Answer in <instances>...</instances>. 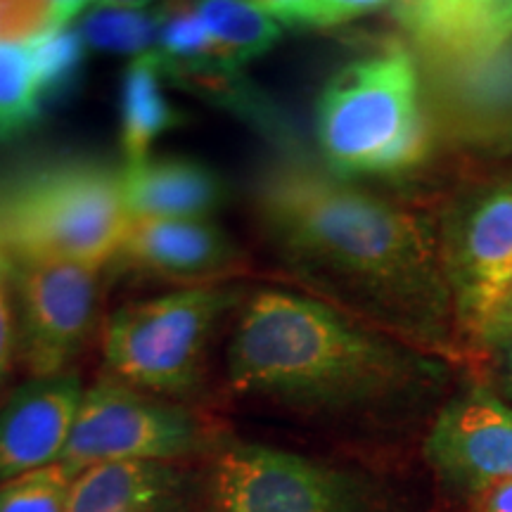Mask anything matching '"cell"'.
Listing matches in <instances>:
<instances>
[{"label": "cell", "instance_id": "1", "mask_svg": "<svg viewBox=\"0 0 512 512\" xmlns=\"http://www.w3.org/2000/svg\"><path fill=\"white\" fill-rule=\"evenodd\" d=\"M261 247L304 294L420 351L453 347L458 325L439 230L278 147L254 185Z\"/></svg>", "mask_w": 512, "mask_h": 512}, {"label": "cell", "instance_id": "2", "mask_svg": "<svg viewBox=\"0 0 512 512\" xmlns=\"http://www.w3.org/2000/svg\"><path fill=\"white\" fill-rule=\"evenodd\" d=\"M439 380L437 358L290 287L249 290L223 349L230 399L283 413L401 406Z\"/></svg>", "mask_w": 512, "mask_h": 512}, {"label": "cell", "instance_id": "3", "mask_svg": "<svg viewBox=\"0 0 512 512\" xmlns=\"http://www.w3.org/2000/svg\"><path fill=\"white\" fill-rule=\"evenodd\" d=\"M316 143L332 176L396 178L430 155V126L411 48L389 41L344 64L316 102Z\"/></svg>", "mask_w": 512, "mask_h": 512}, {"label": "cell", "instance_id": "4", "mask_svg": "<svg viewBox=\"0 0 512 512\" xmlns=\"http://www.w3.org/2000/svg\"><path fill=\"white\" fill-rule=\"evenodd\" d=\"M128 226L121 171L95 159H53L0 183V256L8 264L105 268Z\"/></svg>", "mask_w": 512, "mask_h": 512}, {"label": "cell", "instance_id": "5", "mask_svg": "<svg viewBox=\"0 0 512 512\" xmlns=\"http://www.w3.org/2000/svg\"><path fill=\"white\" fill-rule=\"evenodd\" d=\"M247 294L242 283H219L121 304L102 330L105 373L171 401L197 399L221 330L233 325Z\"/></svg>", "mask_w": 512, "mask_h": 512}, {"label": "cell", "instance_id": "6", "mask_svg": "<svg viewBox=\"0 0 512 512\" xmlns=\"http://www.w3.org/2000/svg\"><path fill=\"white\" fill-rule=\"evenodd\" d=\"M219 446V427L188 403L102 373L83 392L60 465L79 475L110 463H190Z\"/></svg>", "mask_w": 512, "mask_h": 512}, {"label": "cell", "instance_id": "7", "mask_svg": "<svg viewBox=\"0 0 512 512\" xmlns=\"http://www.w3.org/2000/svg\"><path fill=\"white\" fill-rule=\"evenodd\" d=\"M207 477L211 512H377L361 477L266 444H221Z\"/></svg>", "mask_w": 512, "mask_h": 512}, {"label": "cell", "instance_id": "8", "mask_svg": "<svg viewBox=\"0 0 512 512\" xmlns=\"http://www.w3.org/2000/svg\"><path fill=\"white\" fill-rule=\"evenodd\" d=\"M8 266L17 309L19 368L29 377L74 370L98 325L102 268L60 261Z\"/></svg>", "mask_w": 512, "mask_h": 512}, {"label": "cell", "instance_id": "9", "mask_svg": "<svg viewBox=\"0 0 512 512\" xmlns=\"http://www.w3.org/2000/svg\"><path fill=\"white\" fill-rule=\"evenodd\" d=\"M439 245L458 332L477 339L512 280V185L456 204Z\"/></svg>", "mask_w": 512, "mask_h": 512}, {"label": "cell", "instance_id": "10", "mask_svg": "<svg viewBox=\"0 0 512 512\" xmlns=\"http://www.w3.org/2000/svg\"><path fill=\"white\" fill-rule=\"evenodd\" d=\"M425 458L448 489L479 496L512 482V406L486 387H467L434 418Z\"/></svg>", "mask_w": 512, "mask_h": 512}, {"label": "cell", "instance_id": "11", "mask_svg": "<svg viewBox=\"0 0 512 512\" xmlns=\"http://www.w3.org/2000/svg\"><path fill=\"white\" fill-rule=\"evenodd\" d=\"M114 264L143 278L197 287L235 283L247 273L249 259L209 219H143L131 221Z\"/></svg>", "mask_w": 512, "mask_h": 512}, {"label": "cell", "instance_id": "12", "mask_svg": "<svg viewBox=\"0 0 512 512\" xmlns=\"http://www.w3.org/2000/svg\"><path fill=\"white\" fill-rule=\"evenodd\" d=\"M392 17L432 72L456 74L494 60L512 43L508 0H434L392 5Z\"/></svg>", "mask_w": 512, "mask_h": 512}, {"label": "cell", "instance_id": "13", "mask_svg": "<svg viewBox=\"0 0 512 512\" xmlns=\"http://www.w3.org/2000/svg\"><path fill=\"white\" fill-rule=\"evenodd\" d=\"M76 370L29 377L0 406V486L60 463L83 401Z\"/></svg>", "mask_w": 512, "mask_h": 512}, {"label": "cell", "instance_id": "14", "mask_svg": "<svg viewBox=\"0 0 512 512\" xmlns=\"http://www.w3.org/2000/svg\"><path fill=\"white\" fill-rule=\"evenodd\" d=\"M67 512H211L207 470L190 463H110L74 477Z\"/></svg>", "mask_w": 512, "mask_h": 512}, {"label": "cell", "instance_id": "15", "mask_svg": "<svg viewBox=\"0 0 512 512\" xmlns=\"http://www.w3.org/2000/svg\"><path fill=\"white\" fill-rule=\"evenodd\" d=\"M124 207L131 221L207 219L219 209V176L200 162L183 157H147L121 171Z\"/></svg>", "mask_w": 512, "mask_h": 512}, {"label": "cell", "instance_id": "16", "mask_svg": "<svg viewBox=\"0 0 512 512\" xmlns=\"http://www.w3.org/2000/svg\"><path fill=\"white\" fill-rule=\"evenodd\" d=\"M121 150L126 164L143 162L162 133L181 124V114L164 95L162 55L157 50L133 57L119 93Z\"/></svg>", "mask_w": 512, "mask_h": 512}, {"label": "cell", "instance_id": "17", "mask_svg": "<svg viewBox=\"0 0 512 512\" xmlns=\"http://www.w3.org/2000/svg\"><path fill=\"white\" fill-rule=\"evenodd\" d=\"M195 10L214 43V60L238 69L268 53L285 31L264 3L211 0Z\"/></svg>", "mask_w": 512, "mask_h": 512}, {"label": "cell", "instance_id": "18", "mask_svg": "<svg viewBox=\"0 0 512 512\" xmlns=\"http://www.w3.org/2000/svg\"><path fill=\"white\" fill-rule=\"evenodd\" d=\"M46 105L31 41H0V145L31 131Z\"/></svg>", "mask_w": 512, "mask_h": 512}, {"label": "cell", "instance_id": "19", "mask_svg": "<svg viewBox=\"0 0 512 512\" xmlns=\"http://www.w3.org/2000/svg\"><path fill=\"white\" fill-rule=\"evenodd\" d=\"M162 27V12H152L143 5H100L86 10L76 22L88 48L110 53L143 55L157 41Z\"/></svg>", "mask_w": 512, "mask_h": 512}, {"label": "cell", "instance_id": "20", "mask_svg": "<svg viewBox=\"0 0 512 512\" xmlns=\"http://www.w3.org/2000/svg\"><path fill=\"white\" fill-rule=\"evenodd\" d=\"M86 48L76 24L48 31L31 41V55H34L38 83H41L46 102L69 93L81 72Z\"/></svg>", "mask_w": 512, "mask_h": 512}, {"label": "cell", "instance_id": "21", "mask_svg": "<svg viewBox=\"0 0 512 512\" xmlns=\"http://www.w3.org/2000/svg\"><path fill=\"white\" fill-rule=\"evenodd\" d=\"M74 472L55 463L0 486V512H67Z\"/></svg>", "mask_w": 512, "mask_h": 512}, {"label": "cell", "instance_id": "22", "mask_svg": "<svg viewBox=\"0 0 512 512\" xmlns=\"http://www.w3.org/2000/svg\"><path fill=\"white\" fill-rule=\"evenodd\" d=\"M264 5L283 29H337L382 8L358 0H266Z\"/></svg>", "mask_w": 512, "mask_h": 512}, {"label": "cell", "instance_id": "23", "mask_svg": "<svg viewBox=\"0 0 512 512\" xmlns=\"http://www.w3.org/2000/svg\"><path fill=\"white\" fill-rule=\"evenodd\" d=\"M159 53L176 62H200L214 60V43L207 27L197 15L195 5L162 12V27H159Z\"/></svg>", "mask_w": 512, "mask_h": 512}, {"label": "cell", "instance_id": "24", "mask_svg": "<svg viewBox=\"0 0 512 512\" xmlns=\"http://www.w3.org/2000/svg\"><path fill=\"white\" fill-rule=\"evenodd\" d=\"M19 368V337L15 292L8 261L0 259V406L8 399L10 382Z\"/></svg>", "mask_w": 512, "mask_h": 512}, {"label": "cell", "instance_id": "25", "mask_svg": "<svg viewBox=\"0 0 512 512\" xmlns=\"http://www.w3.org/2000/svg\"><path fill=\"white\" fill-rule=\"evenodd\" d=\"M479 342L486 344L491 349H505L512 344V280L505 287L501 299L491 311V316L486 318L482 332H479Z\"/></svg>", "mask_w": 512, "mask_h": 512}, {"label": "cell", "instance_id": "26", "mask_svg": "<svg viewBox=\"0 0 512 512\" xmlns=\"http://www.w3.org/2000/svg\"><path fill=\"white\" fill-rule=\"evenodd\" d=\"M475 512H512V482H503L475 496Z\"/></svg>", "mask_w": 512, "mask_h": 512}, {"label": "cell", "instance_id": "27", "mask_svg": "<svg viewBox=\"0 0 512 512\" xmlns=\"http://www.w3.org/2000/svg\"><path fill=\"white\" fill-rule=\"evenodd\" d=\"M503 392L512 399V344L503 349Z\"/></svg>", "mask_w": 512, "mask_h": 512}, {"label": "cell", "instance_id": "28", "mask_svg": "<svg viewBox=\"0 0 512 512\" xmlns=\"http://www.w3.org/2000/svg\"><path fill=\"white\" fill-rule=\"evenodd\" d=\"M0 259H3V256H0ZM3 261H5V259H3Z\"/></svg>", "mask_w": 512, "mask_h": 512}]
</instances>
